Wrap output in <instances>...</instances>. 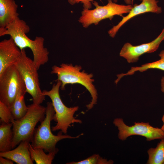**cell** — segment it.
I'll list each match as a JSON object with an SVG mask.
<instances>
[{"label": "cell", "instance_id": "1", "mask_svg": "<svg viewBox=\"0 0 164 164\" xmlns=\"http://www.w3.org/2000/svg\"><path fill=\"white\" fill-rule=\"evenodd\" d=\"M30 30L26 22L19 17L5 28H0V36L9 35L21 50L29 48L33 54V60L39 70L48 62L49 52L44 46L43 37L36 36L32 40L27 36Z\"/></svg>", "mask_w": 164, "mask_h": 164}, {"label": "cell", "instance_id": "2", "mask_svg": "<svg viewBox=\"0 0 164 164\" xmlns=\"http://www.w3.org/2000/svg\"><path fill=\"white\" fill-rule=\"evenodd\" d=\"M82 68L80 65L74 66L72 64L63 63L60 67L53 66L51 73L57 75L56 81L61 82L60 88L61 90H64L66 85L68 84H79L84 87L89 92L92 97L91 102L86 105L89 110L97 104L98 94L97 89L93 83L94 81L92 78L93 74H88L84 70L81 71Z\"/></svg>", "mask_w": 164, "mask_h": 164}, {"label": "cell", "instance_id": "3", "mask_svg": "<svg viewBox=\"0 0 164 164\" xmlns=\"http://www.w3.org/2000/svg\"><path fill=\"white\" fill-rule=\"evenodd\" d=\"M55 114L52 102H48L46 103L45 117L40 122V125L35 128L31 142L33 148H41L46 152L53 153L56 154L59 149L56 147V145L59 141L66 138H78L83 134L74 137L72 136L66 134L63 135V132L60 130L57 135H53L52 132L50 123L53 120Z\"/></svg>", "mask_w": 164, "mask_h": 164}, {"label": "cell", "instance_id": "4", "mask_svg": "<svg viewBox=\"0 0 164 164\" xmlns=\"http://www.w3.org/2000/svg\"><path fill=\"white\" fill-rule=\"evenodd\" d=\"M28 106L26 114L21 118L14 120L12 122L13 149L22 141L31 142L36 124L39 122H41L45 117L46 107L33 103Z\"/></svg>", "mask_w": 164, "mask_h": 164}, {"label": "cell", "instance_id": "5", "mask_svg": "<svg viewBox=\"0 0 164 164\" xmlns=\"http://www.w3.org/2000/svg\"><path fill=\"white\" fill-rule=\"evenodd\" d=\"M56 81V83L53 85L50 90H44L43 93V95L50 98L55 111L53 120L57 123L52 127V131L55 132L60 130L63 134H66L68 129L71 126L72 124H81L82 121L73 116L79 109L78 106L68 108L63 103L59 94L61 82L59 80Z\"/></svg>", "mask_w": 164, "mask_h": 164}, {"label": "cell", "instance_id": "6", "mask_svg": "<svg viewBox=\"0 0 164 164\" xmlns=\"http://www.w3.org/2000/svg\"><path fill=\"white\" fill-rule=\"evenodd\" d=\"M92 4L95 8L93 9L83 8L78 20L85 28L93 24L97 25L104 19H108L111 20L116 15L121 16L123 14L128 13L133 7L132 5L119 4L112 0H108L107 4L104 6L99 5L95 1Z\"/></svg>", "mask_w": 164, "mask_h": 164}, {"label": "cell", "instance_id": "7", "mask_svg": "<svg viewBox=\"0 0 164 164\" xmlns=\"http://www.w3.org/2000/svg\"><path fill=\"white\" fill-rule=\"evenodd\" d=\"M21 56L15 65L21 74L26 92L32 98L33 103L39 105L45 100L40 87L38 70L33 60L27 56L25 49L21 50Z\"/></svg>", "mask_w": 164, "mask_h": 164}, {"label": "cell", "instance_id": "8", "mask_svg": "<svg viewBox=\"0 0 164 164\" xmlns=\"http://www.w3.org/2000/svg\"><path fill=\"white\" fill-rule=\"evenodd\" d=\"M26 92L24 80L15 65L8 67L0 75V101L9 107L19 94Z\"/></svg>", "mask_w": 164, "mask_h": 164}, {"label": "cell", "instance_id": "9", "mask_svg": "<svg viewBox=\"0 0 164 164\" xmlns=\"http://www.w3.org/2000/svg\"><path fill=\"white\" fill-rule=\"evenodd\" d=\"M113 123L118 128V137L122 141L133 135L144 137L148 141L164 138V131L161 128L153 127L148 122H135L134 125L129 126L124 123L122 118H118L115 119Z\"/></svg>", "mask_w": 164, "mask_h": 164}, {"label": "cell", "instance_id": "10", "mask_svg": "<svg viewBox=\"0 0 164 164\" xmlns=\"http://www.w3.org/2000/svg\"><path fill=\"white\" fill-rule=\"evenodd\" d=\"M164 40V28L159 35L150 42L136 46L129 43H126L121 50L119 55L125 59L128 63L136 62L142 55L156 51Z\"/></svg>", "mask_w": 164, "mask_h": 164}, {"label": "cell", "instance_id": "11", "mask_svg": "<svg viewBox=\"0 0 164 164\" xmlns=\"http://www.w3.org/2000/svg\"><path fill=\"white\" fill-rule=\"evenodd\" d=\"M139 5L135 4L126 16H122L121 20L116 26H114L108 32L109 36L114 38L121 27L128 21L133 17L141 14L148 12L159 14L162 12V8L158 6L157 0H140Z\"/></svg>", "mask_w": 164, "mask_h": 164}, {"label": "cell", "instance_id": "12", "mask_svg": "<svg viewBox=\"0 0 164 164\" xmlns=\"http://www.w3.org/2000/svg\"><path fill=\"white\" fill-rule=\"evenodd\" d=\"M22 51L12 38L0 42V75L8 67L15 65L20 58Z\"/></svg>", "mask_w": 164, "mask_h": 164}, {"label": "cell", "instance_id": "13", "mask_svg": "<svg viewBox=\"0 0 164 164\" xmlns=\"http://www.w3.org/2000/svg\"><path fill=\"white\" fill-rule=\"evenodd\" d=\"M30 143L27 141H21L13 150L0 152V156L9 159L17 164H33L29 149Z\"/></svg>", "mask_w": 164, "mask_h": 164}, {"label": "cell", "instance_id": "14", "mask_svg": "<svg viewBox=\"0 0 164 164\" xmlns=\"http://www.w3.org/2000/svg\"><path fill=\"white\" fill-rule=\"evenodd\" d=\"M14 0H0V28H4L19 17Z\"/></svg>", "mask_w": 164, "mask_h": 164}, {"label": "cell", "instance_id": "15", "mask_svg": "<svg viewBox=\"0 0 164 164\" xmlns=\"http://www.w3.org/2000/svg\"><path fill=\"white\" fill-rule=\"evenodd\" d=\"M12 123H1L0 125V152H4L12 150L13 132Z\"/></svg>", "mask_w": 164, "mask_h": 164}, {"label": "cell", "instance_id": "16", "mask_svg": "<svg viewBox=\"0 0 164 164\" xmlns=\"http://www.w3.org/2000/svg\"><path fill=\"white\" fill-rule=\"evenodd\" d=\"M29 149L32 161L36 164H51L56 154L53 153L46 154L42 149L33 148L30 142Z\"/></svg>", "mask_w": 164, "mask_h": 164}, {"label": "cell", "instance_id": "17", "mask_svg": "<svg viewBox=\"0 0 164 164\" xmlns=\"http://www.w3.org/2000/svg\"><path fill=\"white\" fill-rule=\"evenodd\" d=\"M155 69L164 71V57H160V59L157 61L145 63L140 67H132L131 69L126 73L118 74L117 79L115 81L117 84L122 77L124 76L133 74L135 72L139 71L143 72L149 69Z\"/></svg>", "mask_w": 164, "mask_h": 164}, {"label": "cell", "instance_id": "18", "mask_svg": "<svg viewBox=\"0 0 164 164\" xmlns=\"http://www.w3.org/2000/svg\"><path fill=\"white\" fill-rule=\"evenodd\" d=\"M25 94L19 93L17 96L14 102L9 107L15 120L19 119L23 117L27 113L28 107L26 104Z\"/></svg>", "mask_w": 164, "mask_h": 164}, {"label": "cell", "instance_id": "19", "mask_svg": "<svg viewBox=\"0 0 164 164\" xmlns=\"http://www.w3.org/2000/svg\"><path fill=\"white\" fill-rule=\"evenodd\" d=\"M149 158L148 164H163L164 162V138L161 139L155 148H150L147 151Z\"/></svg>", "mask_w": 164, "mask_h": 164}, {"label": "cell", "instance_id": "20", "mask_svg": "<svg viewBox=\"0 0 164 164\" xmlns=\"http://www.w3.org/2000/svg\"><path fill=\"white\" fill-rule=\"evenodd\" d=\"M114 162L112 160H108L100 156L98 154H94L87 158L78 162L67 163V164H112Z\"/></svg>", "mask_w": 164, "mask_h": 164}, {"label": "cell", "instance_id": "21", "mask_svg": "<svg viewBox=\"0 0 164 164\" xmlns=\"http://www.w3.org/2000/svg\"><path fill=\"white\" fill-rule=\"evenodd\" d=\"M0 118L1 123H12L15 120L8 106L1 101H0Z\"/></svg>", "mask_w": 164, "mask_h": 164}, {"label": "cell", "instance_id": "22", "mask_svg": "<svg viewBox=\"0 0 164 164\" xmlns=\"http://www.w3.org/2000/svg\"><path fill=\"white\" fill-rule=\"evenodd\" d=\"M116 3L118 0H112ZM68 3L72 5H73L80 2L83 4V8L91 9L92 7V3L94 0H67Z\"/></svg>", "mask_w": 164, "mask_h": 164}, {"label": "cell", "instance_id": "23", "mask_svg": "<svg viewBox=\"0 0 164 164\" xmlns=\"http://www.w3.org/2000/svg\"><path fill=\"white\" fill-rule=\"evenodd\" d=\"M0 164H13V161L12 160L2 156H0Z\"/></svg>", "mask_w": 164, "mask_h": 164}, {"label": "cell", "instance_id": "24", "mask_svg": "<svg viewBox=\"0 0 164 164\" xmlns=\"http://www.w3.org/2000/svg\"><path fill=\"white\" fill-rule=\"evenodd\" d=\"M161 91L164 93V77H162L161 79ZM162 121L163 122V125L161 128L164 131V114L162 118Z\"/></svg>", "mask_w": 164, "mask_h": 164}, {"label": "cell", "instance_id": "25", "mask_svg": "<svg viewBox=\"0 0 164 164\" xmlns=\"http://www.w3.org/2000/svg\"><path fill=\"white\" fill-rule=\"evenodd\" d=\"M127 5H132L133 0H123Z\"/></svg>", "mask_w": 164, "mask_h": 164}, {"label": "cell", "instance_id": "26", "mask_svg": "<svg viewBox=\"0 0 164 164\" xmlns=\"http://www.w3.org/2000/svg\"><path fill=\"white\" fill-rule=\"evenodd\" d=\"M159 56L160 57H164V50H163L159 54Z\"/></svg>", "mask_w": 164, "mask_h": 164}, {"label": "cell", "instance_id": "27", "mask_svg": "<svg viewBox=\"0 0 164 164\" xmlns=\"http://www.w3.org/2000/svg\"><path fill=\"white\" fill-rule=\"evenodd\" d=\"M163 164H164V162Z\"/></svg>", "mask_w": 164, "mask_h": 164}]
</instances>
